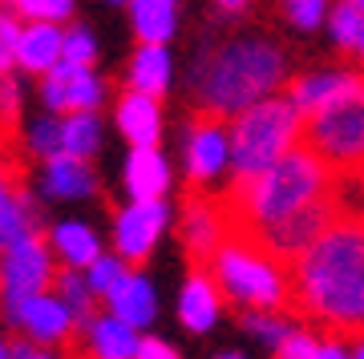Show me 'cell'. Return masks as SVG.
Here are the masks:
<instances>
[{
    "label": "cell",
    "mask_w": 364,
    "mask_h": 359,
    "mask_svg": "<svg viewBox=\"0 0 364 359\" xmlns=\"http://www.w3.org/2000/svg\"><path fill=\"white\" fill-rule=\"evenodd\" d=\"M332 186H336V170L299 141L296 150H287L259 178L231 182V190L223 194V206L231 214V231L255 234L287 214H296L299 206L332 194Z\"/></svg>",
    "instance_id": "7a4b0ae2"
},
{
    "label": "cell",
    "mask_w": 364,
    "mask_h": 359,
    "mask_svg": "<svg viewBox=\"0 0 364 359\" xmlns=\"http://www.w3.org/2000/svg\"><path fill=\"white\" fill-rule=\"evenodd\" d=\"M360 33H364V16L352 9L348 0H340L336 9H332V37H336V45L344 53H356Z\"/></svg>",
    "instance_id": "f546056e"
},
{
    "label": "cell",
    "mask_w": 364,
    "mask_h": 359,
    "mask_svg": "<svg viewBox=\"0 0 364 359\" xmlns=\"http://www.w3.org/2000/svg\"><path fill=\"white\" fill-rule=\"evenodd\" d=\"M174 4H178V0H174Z\"/></svg>",
    "instance_id": "7dc6e473"
},
{
    "label": "cell",
    "mask_w": 364,
    "mask_h": 359,
    "mask_svg": "<svg viewBox=\"0 0 364 359\" xmlns=\"http://www.w3.org/2000/svg\"><path fill=\"white\" fill-rule=\"evenodd\" d=\"M102 145V121L93 109H81V114H65V154L77 158H93Z\"/></svg>",
    "instance_id": "4316f807"
},
{
    "label": "cell",
    "mask_w": 364,
    "mask_h": 359,
    "mask_svg": "<svg viewBox=\"0 0 364 359\" xmlns=\"http://www.w3.org/2000/svg\"><path fill=\"white\" fill-rule=\"evenodd\" d=\"M126 190L130 198H162L170 190V166L158 145H134L126 162Z\"/></svg>",
    "instance_id": "44dd1931"
},
{
    "label": "cell",
    "mask_w": 364,
    "mask_h": 359,
    "mask_svg": "<svg viewBox=\"0 0 364 359\" xmlns=\"http://www.w3.org/2000/svg\"><path fill=\"white\" fill-rule=\"evenodd\" d=\"M90 359H93V355H90Z\"/></svg>",
    "instance_id": "c3c4849f"
},
{
    "label": "cell",
    "mask_w": 364,
    "mask_h": 359,
    "mask_svg": "<svg viewBox=\"0 0 364 359\" xmlns=\"http://www.w3.org/2000/svg\"><path fill=\"white\" fill-rule=\"evenodd\" d=\"M291 307L336 335L364 331V219L340 214L291 263Z\"/></svg>",
    "instance_id": "6da1fadb"
},
{
    "label": "cell",
    "mask_w": 364,
    "mask_h": 359,
    "mask_svg": "<svg viewBox=\"0 0 364 359\" xmlns=\"http://www.w3.org/2000/svg\"><path fill=\"white\" fill-rule=\"evenodd\" d=\"M114 4H130V0H114Z\"/></svg>",
    "instance_id": "bcb514c9"
},
{
    "label": "cell",
    "mask_w": 364,
    "mask_h": 359,
    "mask_svg": "<svg viewBox=\"0 0 364 359\" xmlns=\"http://www.w3.org/2000/svg\"><path fill=\"white\" fill-rule=\"evenodd\" d=\"M275 359H320V339L296 327L284 343L275 347Z\"/></svg>",
    "instance_id": "e575fe53"
},
{
    "label": "cell",
    "mask_w": 364,
    "mask_h": 359,
    "mask_svg": "<svg viewBox=\"0 0 364 359\" xmlns=\"http://www.w3.org/2000/svg\"><path fill=\"white\" fill-rule=\"evenodd\" d=\"M227 234H231V214H227L223 198H207V194H198V190L186 194L182 219H178V238L195 267L215 258V250L227 243Z\"/></svg>",
    "instance_id": "30bf717a"
},
{
    "label": "cell",
    "mask_w": 364,
    "mask_h": 359,
    "mask_svg": "<svg viewBox=\"0 0 364 359\" xmlns=\"http://www.w3.org/2000/svg\"><path fill=\"white\" fill-rule=\"evenodd\" d=\"M13 359H61V355H53L49 347L33 343V339H21V343H13Z\"/></svg>",
    "instance_id": "74e56055"
},
{
    "label": "cell",
    "mask_w": 364,
    "mask_h": 359,
    "mask_svg": "<svg viewBox=\"0 0 364 359\" xmlns=\"http://www.w3.org/2000/svg\"><path fill=\"white\" fill-rule=\"evenodd\" d=\"M0 359H13V343H4V339H0Z\"/></svg>",
    "instance_id": "b9f144b4"
},
{
    "label": "cell",
    "mask_w": 364,
    "mask_h": 359,
    "mask_svg": "<svg viewBox=\"0 0 364 359\" xmlns=\"http://www.w3.org/2000/svg\"><path fill=\"white\" fill-rule=\"evenodd\" d=\"M174 0H130L134 33L146 45H166L174 37Z\"/></svg>",
    "instance_id": "d4e9b609"
},
{
    "label": "cell",
    "mask_w": 364,
    "mask_h": 359,
    "mask_svg": "<svg viewBox=\"0 0 364 359\" xmlns=\"http://www.w3.org/2000/svg\"><path fill=\"white\" fill-rule=\"evenodd\" d=\"M53 255L57 250H53V243L41 238V231L21 238L16 246H9L4 258H0V303L4 307H16V303L49 291L53 282H57Z\"/></svg>",
    "instance_id": "52a82bcc"
},
{
    "label": "cell",
    "mask_w": 364,
    "mask_h": 359,
    "mask_svg": "<svg viewBox=\"0 0 364 359\" xmlns=\"http://www.w3.org/2000/svg\"><path fill=\"white\" fill-rule=\"evenodd\" d=\"M223 287L215 282V275H210L207 267H195L191 275H186V282H182V295H178V323L186 327V331H210L215 323H219V311H223Z\"/></svg>",
    "instance_id": "9a60e30c"
},
{
    "label": "cell",
    "mask_w": 364,
    "mask_h": 359,
    "mask_svg": "<svg viewBox=\"0 0 364 359\" xmlns=\"http://www.w3.org/2000/svg\"><path fill=\"white\" fill-rule=\"evenodd\" d=\"M53 250H57V258L65 263V267H77L85 270L90 263H97L102 258V243H97V234L85 226V222H57L49 234Z\"/></svg>",
    "instance_id": "603a6c76"
},
{
    "label": "cell",
    "mask_w": 364,
    "mask_h": 359,
    "mask_svg": "<svg viewBox=\"0 0 364 359\" xmlns=\"http://www.w3.org/2000/svg\"><path fill=\"white\" fill-rule=\"evenodd\" d=\"M9 9L25 21H69L73 0H9Z\"/></svg>",
    "instance_id": "1f68e13d"
},
{
    "label": "cell",
    "mask_w": 364,
    "mask_h": 359,
    "mask_svg": "<svg viewBox=\"0 0 364 359\" xmlns=\"http://www.w3.org/2000/svg\"><path fill=\"white\" fill-rule=\"evenodd\" d=\"M117 129L126 133L130 145H158V138H162V109H158V97L126 85V89L117 93Z\"/></svg>",
    "instance_id": "2e32d148"
},
{
    "label": "cell",
    "mask_w": 364,
    "mask_h": 359,
    "mask_svg": "<svg viewBox=\"0 0 364 359\" xmlns=\"http://www.w3.org/2000/svg\"><path fill=\"white\" fill-rule=\"evenodd\" d=\"M166 222H170V206L162 198H134L126 210H117L114 219V250L130 267H138V263L150 258L154 243L166 231Z\"/></svg>",
    "instance_id": "7c38bea8"
},
{
    "label": "cell",
    "mask_w": 364,
    "mask_h": 359,
    "mask_svg": "<svg viewBox=\"0 0 364 359\" xmlns=\"http://www.w3.org/2000/svg\"><path fill=\"white\" fill-rule=\"evenodd\" d=\"M304 145L316 150L336 174L364 170V73H356L348 89L304 117Z\"/></svg>",
    "instance_id": "8992f818"
},
{
    "label": "cell",
    "mask_w": 364,
    "mask_h": 359,
    "mask_svg": "<svg viewBox=\"0 0 364 359\" xmlns=\"http://www.w3.org/2000/svg\"><path fill=\"white\" fill-rule=\"evenodd\" d=\"M243 327H247L259 343H267V347H279L287 335L296 331L284 311H247V315H243Z\"/></svg>",
    "instance_id": "83f0119b"
},
{
    "label": "cell",
    "mask_w": 364,
    "mask_h": 359,
    "mask_svg": "<svg viewBox=\"0 0 364 359\" xmlns=\"http://www.w3.org/2000/svg\"><path fill=\"white\" fill-rule=\"evenodd\" d=\"M41 190L49 194V198H93L97 194V174H93L90 158L53 154V158H45Z\"/></svg>",
    "instance_id": "e0dca14e"
},
{
    "label": "cell",
    "mask_w": 364,
    "mask_h": 359,
    "mask_svg": "<svg viewBox=\"0 0 364 359\" xmlns=\"http://www.w3.org/2000/svg\"><path fill=\"white\" fill-rule=\"evenodd\" d=\"M138 343H142L138 327H130L126 319H117L114 311L93 315L85 323V347H90L93 359H134L138 355Z\"/></svg>",
    "instance_id": "d6986e66"
},
{
    "label": "cell",
    "mask_w": 364,
    "mask_h": 359,
    "mask_svg": "<svg viewBox=\"0 0 364 359\" xmlns=\"http://www.w3.org/2000/svg\"><path fill=\"white\" fill-rule=\"evenodd\" d=\"M97 57V45H93V33L85 25H73L65 33V61L69 65H93Z\"/></svg>",
    "instance_id": "836d02e7"
},
{
    "label": "cell",
    "mask_w": 364,
    "mask_h": 359,
    "mask_svg": "<svg viewBox=\"0 0 364 359\" xmlns=\"http://www.w3.org/2000/svg\"><path fill=\"white\" fill-rule=\"evenodd\" d=\"M4 319L13 323L25 339H33V343H41V347L69 343L73 331L81 327L73 307H69L61 295H49V291H41V295L16 303V307H4Z\"/></svg>",
    "instance_id": "8fae6325"
},
{
    "label": "cell",
    "mask_w": 364,
    "mask_h": 359,
    "mask_svg": "<svg viewBox=\"0 0 364 359\" xmlns=\"http://www.w3.org/2000/svg\"><path fill=\"white\" fill-rule=\"evenodd\" d=\"M53 291L65 299L69 307H73V315H77V323L85 327V323L97 315L93 311V303H97V291L90 287V279H85V270L77 267H65V270H57V282H53Z\"/></svg>",
    "instance_id": "484cf974"
},
{
    "label": "cell",
    "mask_w": 364,
    "mask_h": 359,
    "mask_svg": "<svg viewBox=\"0 0 364 359\" xmlns=\"http://www.w3.org/2000/svg\"><path fill=\"white\" fill-rule=\"evenodd\" d=\"M191 77H195V89L207 109L235 117L284 85L287 57L267 37H235L219 49L198 53Z\"/></svg>",
    "instance_id": "3957f363"
},
{
    "label": "cell",
    "mask_w": 364,
    "mask_h": 359,
    "mask_svg": "<svg viewBox=\"0 0 364 359\" xmlns=\"http://www.w3.org/2000/svg\"><path fill=\"white\" fill-rule=\"evenodd\" d=\"M284 16H287V25L308 33V28H316L328 16V0H284Z\"/></svg>",
    "instance_id": "d6a6232c"
},
{
    "label": "cell",
    "mask_w": 364,
    "mask_h": 359,
    "mask_svg": "<svg viewBox=\"0 0 364 359\" xmlns=\"http://www.w3.org/2000/svg\"><path fill=\"white\" fill-rule=\"evenodd\" d=\"M352 359H364V331L352 335Z\"/></svg>",
    "instance_id": "60d3db41"
},
{
    "label": "cell",
    "mask_w": 364,
    "mask_h": 359,
    "mask_svg": "<svg viewBox=\"0 0 364 359\" xmlns=\"http://www.w3.org/2000/svg\"><path fill=\"white\" fill-rule=\"evenodd\" d=\"M352 77L356 73H344V69H328V73H304V77H296V81H287L284 85V93L291 97V101L299 105V114L308 117V114H316L320 105H328L336 93H344L352 85Z\"/></svg>",
    "instance_id": "7402d4cb"
},
{
    "label": "cell",
    "mask_w": 364,
    "mask_h": 359,
    "mask_svg": "<svg viewBox=\"0 0 364 359\" xmlns=\"http://www.w3.org/2000/svg\"><path fill=\"white\" fill-rule=\"evenodd\" d=\"M134 359H182L178 347H170L166 339H158V335H142V343H138V355Z\"/></svg>",
    "instance_id": "8d00e7d4"
},
{
    "label": "cell",
    "mask_w": 364,
    "mask_h": 359,
    "mask_svg": "<svg viewBox=\"0 0 364 359\" xmlns=\"http://www.w3.org/2000/svg\"><path fill=\"white\" fill-rule=\"evenodd\" d=\"M37 231H41V214L37 202L25 190V178H16L0 166V250H9V246H16L21 238Z\"/></svg>",
    "instance_id": "5bb4252c"
},
{
    "label": "cell",
    "mask_w": 364,
    "mask_h": 359,
    "mask_svg": "<svg viewBox=\"0 0 364 359\" xmlns=\"http://www.w3.org/2000/svg\"><path fill=\"white\" fill-rule=\"evenodd\" d=\"M215 359H247V355H239V351H223V355H215Z\"/></svg>",
    "instance_id": "7bdbcfd3"
},
{
    "label": "cell",
    "mask_w": 364,
    "mask_h": 359,
    "mask_svg": "<svg viewBox=\"0 0 364 359\" xmlns=\"http://www.w3.org/2000/svg\"><path fill=\"white\" fill-rule=\"evenodd\" d=\"M126 81H130L134 89L150 93V97H166L170 89V53L166 45H138V53H134L130 61V73H126Z\"/></svg>",
    "instance_id": "cb8c5ba5"
},
{
    "label": "cell",
    "mask_w": 364,
    "mask_h": 359,
    "mask_svg": "<svg viewBox=\"0 0 364 359\" xmlns=\"http://www.w3.org/2000/svg\"><path fill=\"white\" fill-rule=\"evenodd\" d=\"M102 101V81L90 73V65H53L45 73V105L53 114H81V109H97Z\"/></svg>",
    "instance_id": "4fadbf2b"
},
{
    "label": "cell",
    "mask_w": 364,
    "mask_h": 359,
    "mask_svg": "<svg viewBox=\"0 0 364 359\" xmlns=\"http://www.w3.org/2000/svg\"><path fill=\"white\" fill-rule=\"evenodd\" d=\"M16 13H0V73H9L16 65V49H21V28L13 21Z\"/></svg>",
    "instance_id": "d590c367"
},
{
    "label": "cell",
    "mask_w": 364,
    "mask_h": 359,
    "mask_svg": "<svg viewBox=\"0 0 364 359\" xmlns=\"http://www.w3.org/2000/svg\"><path fill=\"white\" fill-rule=\"evenodd\" d=\"M223 295L243 311H287L291 307V270L247 231H231L207 263Z\"/></svg>",
    "instance_id": "277c9868"
},
{
    "label": "cell",
    "mask_w": 364,
    "mask_h": 359,
    "mask_svg": "<svg viewBox=\"0 0 364 359\" xmlns=\"http://www.w3.org/2000/svg\"><path fill=\"white\" fill-rule=\"evenodd\" d=\"M105 311H114L117 319H126L130 327H150L158 315V295H154V282L146 279V275H138V270H130L126 279L117 282L114 291L105 295Z\"/></svg>",
    "instance_id": "ac0fdd59"
},
{
    "label": "cell",
    "mask_w": 364,
    "mask_h": 359,
    "mask_svg": "<svg viewBox=\"0 0 364 359\" xmlns=\"http://www.w3.org/2000/svg\"><path fill=\"white\" fill-rule=\"evenodd\" d=\"M231 117L219 109H198L191 114V138H186V182L191 190H203L231 166Z\"/></svg>",
    "instance_id": "9c48e42d"
},
{
    "label": "cell",
    "mask_w": 364,
    "mask_h": 359,
    "mask_svg": "<svg viewBox=\"0 0 364 359\" xmlns=\"http://www.w3.org/2000/svg\"><path fill=\"white\" fill-rule=\"evenodd\" d=\"M28 141H33V154L41 158L65 154V117H41Z\"/></svg>",
    "instance_id": "4dcf8cb0"
},
{
    "label": "cell",
    "mask_w": 364,
    "mask_h": 359,
    "mask_svg": "<svg viewBox=\"0 0 364 359\" xmlns=\"http://www.w3.org/2000/svg\"><path fill=\"white\" fill-rule=\"evenodd\" d=\"M348 4H352V9H356L360 16H364V0H348Z\"/></svg>",
    "instance_id": "ee69618b"
},
{
    "label": "cell",
    "mask_w": 364,
    "mask_h": 359,
    "mask_svg": "<svg viewBox=\"0 0 364 359\" xmlns=\"http://www.w3.org/2000/svg\"><path fill=\"white\" fill-rule=\"evenodd\" d=\"M215 4H219V9H227V13H243L251 0H215Z\"/></svg>",
    "instance_id": "ab89813d"
},
{
    "label": "cell",
    "mask_w": 364,
    "mask_h": 359,
    "mask_svg": "<svg viewBox=\"0 0 364 359\" xmlns=\"http://www.w3.org/2000/svg\"><path fill=\"white\" fill-rule=\"evenodd\" d=\"M356 57H364V33H360V45H356Z\"/></svg>",
    "instance_id": "f6af8a7d"
},
{
    "label": "cell",
    "mask_w": 364,
    "mask_h": 359,
    "mask_svg": "<svg viewBox=\"0 0 364 359\" xmlns=\"http://www.w3.org/2000/svg\"><path fill=\"white\" fill-rule=\"evenodd\" d=\"M65 61V33L57 28V21H33L21 33V49H16V65L28 73H49L53 65Z\"/></svg>",
    "instance_id": "ffe728a7"
},
{
    "label": "cell",
    "mask_w": 364,
    "mask_h": 359,
    "mask_svg": "<svg viewBox=\"0 0 364 359\" xmlns=\"http://www.w3.org/2000/svg\"><path fill=\"white\" fill-rule=\"evenodd\" d=\"M304 141V114L291 97H263L231 117V178L247 182L272 170Z\"/></svg>",
    "instance_id": "5b68a950"
},
{
    "label": "cell",
    "mask_w": 364,
    "mask_h": 359,
    "mask_svg": "<svg viewBox=\"0 0 364 359\" xmlns=\"http://www.w3.org/2000/svg\"><path fill=\"white\" fill-rule=\"evenodd\" d=\"M126 275H130V263H126L122 255H102L97 263H90V267H85V279H90V287L97 291V299L109 295L117 282L126 279Z\"/></svg>",
    "instance_id": "f1b7e54d"
},
{
    "label": "cell",
    "mask_w": 364,
    "mask_h": 359,
    "mask_svg": "<svg viewBox=\"0 0 364 359\" xmlns=\"http://www.w3.org/2000/svg\"><path fill=\"white\" fill-rule=\"evenodd\" d=\"M336 219H340V202H336V186H332V194H324V198H316V202L299 206L296 214H287V219L255 231V238H259L275 258H284L287 267H291Z\"/></svg>",
    "instance_id": "ba28073f"
},
{
    "label": "cell",
    "mask_w": 364,
    "mask_h": 359,
    "mask_svg": "<svg viewBox=\"0 0 364 359\" xmlns=\"http://www.w3.org/2000/svg\"><path fill=\"white\" fill-rule=\"evenodd\" d=\"M320 359H352V347L344 343V335H332L328 343H320Z\"/></svg>",
    "instance_id": "f35d334b"
}]
</instances>
